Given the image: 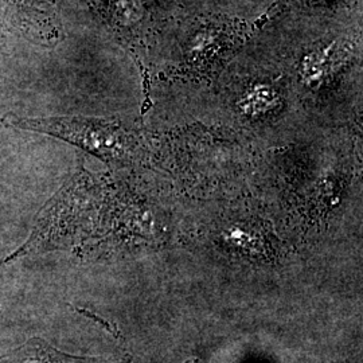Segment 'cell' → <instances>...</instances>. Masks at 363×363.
Returning a JSON list of instances; mask_svg holds the SVG:
<instances>
[{
    "label": "cell",
    "instance_id": "obj_1",
    "mask_svg": "<svg viewBox=\"0 0 363 363\" xmlns=\"http://www.w3.org/2000/svg\"><path fill=\"white\" fill-rule=\"evenodd\" d=\"M13 124L25 130L45 132L77 144L106 162H132L140 154L139 143L133 135L112 121L82 117H55L16 120Z\"/></svg>",
    "mask_w": 363,
    "mask_h": 363
},
{
    "label": "cell",
    "instance_id": "obj_2",
    "mask_svg": "<svg viewBox=\"0 0 363 363\" xmlns=\"http://www.w3.org/2000/svg\"><path fill=\"white\" fill-rule=\"evenodd\" d=\"M0 30L45 46L55 43L60 30L52 0H0Z\"/></svg>",
    "mask_w": 363,
    "mask_h": 363
},
{
    "label": "cell",
    "instance_id": "obj_3",
    "mask_svg": "<svg viewBox=\"0 0 363 363\" xmlns=\"http://www.w3.org/2000/svg\"><path fill=\"white\" fill-rule=\"evenodd\" d=\"M242 33L237 28L229 30V27L218 25L201 27L186 42L183 65L195 72H203L217 65L241 39Z\"/></svg>",
    "mask_w": 363,
    "mask_h": 363
},
{
    "label": "cell",
    "instance_id": "obj_4",
    "mask_svg": "<svg viewBox=\"0 0 363 363\" xmlns=\"http://www.w3.org/2000/svg\"><path fill=\"white\" fill-rule=\"evenodd\" d=\"M0 363H127V361L121 358L74 357L54 349L39 337H33L0 359Z\"/></svg>",
    "mask_w": 363,
    "mask_h": 363
},
{
    "label": "cell",
    "instance_id": "obj_5",
    "mask_svg": "<svg viewBox=\"0 0 363 363\" xmlns=\"http://www.w3.org/2000/svg\"><path fill=\"white\" fill-rule=\"evenodd\" d=\"M101 1V11L117 26H135L144 16L142 0H99Z\"/></svg>",
    "mask_w": 363,
    "mask_h": 363
},
{
    "label": "cell",
    "instance_id": "obj_6",
    "mask_svg": "<svg viewBox=\"0 0 363 363\" xmlns=\"http://www.w3.org/2000/svg\"><path fill=\"white\" fill-rule=\"evenodd\" d=\"M337 52L334 45L325 46L323 49L315 50L304 57L301 64V77L307 82H316L327 77L334 67Z\"/></svg>",
    "mask_w": 363,
    "mask_h": 363
},
{
    "label": "cell",
    "instance_id": "obj_7",
    "mask_svg": "<svg viewBox=\"0 0 363 363\" xmlns=\"http://www.w3.org/2000/svg\"><path fill=\"white\" fill-rule=\"evenodd\" d=\"M312 3H316V4H327V3H333L335 0H311Z\"/></svg>",
    "mask_w": 363,
    "mask_h": 363
}]
</instances>
